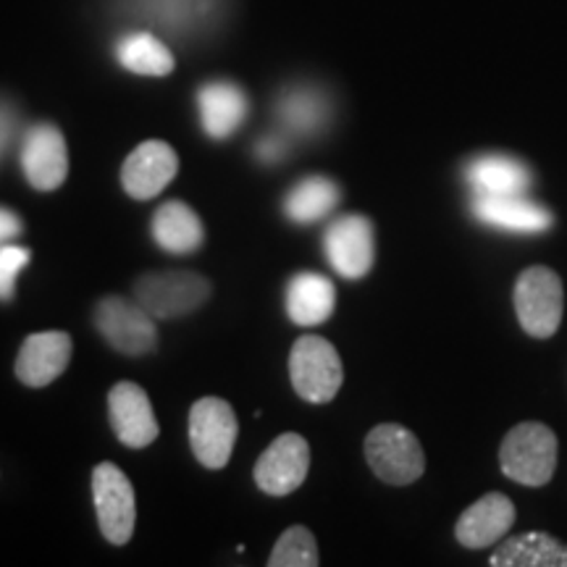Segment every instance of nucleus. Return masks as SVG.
I'll return each mask as SVG.
<instances>
[{"mask_svg":"<svg viewBox=\"0 0 567 567\" xmlns=\"http://www.w3.org/2000/svg\"><path fill=\"white\" fill-rule=\"evenodd\" d=\"M92 499H95L97 526H101L105 542L113 547H124L134 534V523H137V502H134V488L122 467L113 463L95 465Z\"/></svg>","mask_w":567,"mask_h":567,"instance_id":"obj_8","label":"nucleus"},{"mask_svg":"<svg viewBox=\"0 0 567 567\" xmlns=\"http://www.w3.org/2000/svg\"><path fill=\"white\" fill-rule=\"evenodd\" d=\"M116 61L140 76H168L174 53L151 32H130L116 42Z\"/></svg>","mask_w":567,"mask_h":567,"instance_id":"obj_24","label":"nucleus"},{"mask_svg":"<svg viewBox=\"0 0 567 567\" xmlns=\"http://www.w3.org/2000/svg\"><path fill=\"white\" fill-rule=\"evenodd\" d=\"M337 182L326 179V176H308V179L297 182L284 197V216L295 224H316L329 216L339 203Z\"/></svg>","mask_w":567,"mask_h":567,"instance_id":"obj_22","label":"nucleus"},{"mask_svg":"<svg viewBox=\"0 0 567 567\" xmlns=\"http://www.w3.org/2000/svg\"><path fill=\"white\" fill-rule=\"evenodd\" d=\"M279 122L292 134H316L329 122V101L313 87H289L276 103Z\"/></svg>","mask_w":567,"mask_h":567,"instance_id":"obj_23","label":"nucleus"},{"mask_svg":"<svg viewBox=\"0 0 567 567\" xmlns=\"http://www.w3.org/2000/svg\"><path fill=\"white\" fill-rule=\"evenodd\" d=\"M559 442L549 425L526 421L507 431L499 446L502 473L528 488L547 486L557 471Z\"/></svg>","mask_w":567,"mask_h":567,"instance_id":"obj_1","label":"nucleus"},{"mask_svg":"<svg viewBox=\"0 0 567 567\" xmlns=\"http://www.w3.org/2000/svg\"><path fill=\"white\" fill-rule=\"evenodd\" d=\"M323 250L331 268L344 279L358 281L371 274L375 260V231L371 218L342 216L326 229Z\"/></svg>","mask_w":567,"mask_h":567,"instance_id":"obj_9","label":"nucleus"},{"mask_svg":"<svg viewBox=\"0 0 567 567\" xmlns=\"http://www.w3.org/2000/svg\"><path fill=\"white\" fill-rule=\"evenodd\" d=\"M465 179L484 195H523L530 184L526 163L509 155H481L465 166Z\"/></svg>","mask_w":567,"mask_h":567,"instance_id":"obj_21","label":"nucleus"},{"mask_svg":"<svg viewBox=\"0 0 567 567\" xmlns=\"http://www.w3.org/2000/svg\"><path fill=\"white\" fill-rule=\"evenodd\" d=\"M365 460L375 478L389 486H410L423 476L425 455L413 431L400 423H381L365 436Z\"/></svg>","mask_w":567,"mask_h":567,"instance_id":"obj_4","label":"nucleus"},{"mask_svg":"<svg viewBox=\"0 0 567 567\" xmlns=\"http://www.w3.org/2000/svg\"><path fill=\"white\" fill-rule=\"evenodd\" d=\"M513 499L499 492L484 494L457 517L455 538L465 549H486L499 544L515 526Z\"/></svg>","mask_w":567,"mask_h":567,"instance_id":"obj_15","label":"nucleus"},{"mask_svg":"<svg viewBox=\"0 0 567 567\" xmlns=\"http://www.w3.org/2000/svg\"><path fill=\"white\" fill-rule=\"evenodd\" d=\"M197 109H200V126L210 140H229L245 124L247 95L243 87L231 82H208L197 92Z\"/></svg>","mask_w":567,"mask_h":567,"instance_id":"obj_16","label":"nucleus"},{"mask_svg":"<svg viewBox=\"0 0 567 567\" xmlns=\"http://www.w3.org/2000/svg\"><path fill=\"white\" fill-rule=\"evenodd\" d=\"M287 316L295 326H321L334 316L337 289L326 276L302 271L289 279L287 295Z\"/></svg>","mask_w":567,"mask_h":567,"instance_id":"obj_18","label":"nucleus"},{"mask_svg":"<svg viewBox=\"0 0 567 567\" xmlns=\"http://www.w3.org/2000/svg\"><path fill=\"white\" fill-rule=\"evenodd\" d=\"M492 567H567V547L544 530L502 538L488 557Z\"/></svg>","mask_w":567,"mask_h":567,"instance_id":"obj_19","label":"nucleus"},{"mask_svg":"<svg viewBox=\"0 0 567 567\" xmlns=\"http://www.w3.org/2000/svg\"><path fill=\"white\" fill-rule=\"evenodd\" d=\"M210 297V281L193 271H153L134 281V300L155 321H172L200 310Z\"/></svg>","mask_w":567,"mask_h":567,"instance_id":"obj_5","label":"nucleus"},{"mask_svg":"<svg viewBox=\"0 0 567 567\" xmlns=\"http://www.w3.org/2000/svg\"><path fill=\"white\" fill-rule=\"evenodd\" d=\"M310 471V446L300 434L276 436L255 463V484L268 496H287L305 484Z\"/></svg>","mask_w":567,"mask_h":567,"instance_id":"obj_10","label":"nucleus"},{"mask_svg":"<svg viewBox=\"0 0 567 567\" xmlns=\"http://www.w3.org/2000/svg\"><path fill=\"white\" fill-rule=\"evenodd\" d=\"M32 260V252L19 245H0V302L17 297V276Z\"/></svg>","mask_w":567,"mask_h":567,"instance_id":"obj_27","label":"nucleus"},{"mask_svg":"<svg viewBox=\"0 0 567 567\" xmlns=\"http://www.w3.org/2000/svg\"><path fill=\"white\" fill-rule=\"evenodd\" d=\"M318 559V544L316 536L305 526L287 528L276 542V547L268 557V567H316Z\"/></svg>","mask_w":567,"mask_h":567,"instance_id":"obj_26","label":"nucleus"},{"mask_svg":"<svg viewBox=\"0 0 567 567\" xmlns=\"http://www.w3.org/2000/svg\"><path fill=\"white\" fill-rule=\"evenodd\" d=\"M153 239L161 250L174 255H189L203 247L205 226L200 216L187 203L168 200L155 210Z\"/></svg>","mask_w":567,"mask_h":567,"instance_id":"obj_20","label":"nucleus"},{"mask_svg":"<svg viewBox=\"0 0 567 567\" xmlns=\"http://www.w3.org/2000/svg\"><path fill=\"white\" fill-rule=\"evenodd\" d=\"M289 379L305 402L329 405L344 381L342 358H339L337 347L316 334L297 339L289 352Z\"/></svg>","mask_w":567,"mask_h":567,"instance_id":"obj_2","label":"nucleus"},{"mask_svg":"<svg viewBox=\"0 0 567 567\" xmlns=\"http://www.w3.org/2000/svg\"><path fill=\"white\" fill-rule=\"evenodd\" d=\"M515 316L528 337L549 339L557 334L565 313V289L557 271L547 266H530L517 276Z\"/></svg>","mask_w":567,"mask_h":567,"instance_id":"obj_3","label":"nucleus"},{"mask_svg":"<svg viewBox=\"0 0 567 567\" xmlns=\"http://www.w3.org/2000/svg\"><path fill=\"white\" fill-rule=\"evenodd\" d=\"M289 153V142L284 140V134H266V137L258 140V145H255V155H258L260 163H279L287 158Z\"/></svg>","mask_w":567,"mask_h":567,"instance_id":"obj_28","label":"nucleus"},{"mask_svg":"<svg viewBox=\"0 0 567 567\" xmlns=\"http://www.w3.org/2000/svg\"><path fill=\"white\" fill-rule=\"evenodd\" d=\"M21 168L38 193H53L66 182L69 151L63 132L53 124H38L27 132L21 145Z\"/></svg>","mask_w":567,"mask_h":567,"instance_id":"obj_11","label":"nucleus"},{"mask_svg":"<svg viewBox=\"0 0 567 567\" xmlns=\"http://www.w3.org/2000/svg\"><path fill=\"white\" fill-rule=\"evenodd\" d=\"M21 234V218L13 210L0 208V245Z\"/></svg>","mask_w":567,"mask_h":567,"instance_id":"obj_30","label":"nucleus"},{"mask_svg":"<svg viewBox=\"0 0 567 567\" xmlns=\"http://www.w3.org/2000/svg\"><path fill=\"white\" fill-rule=\"evenodd\" d=\"M132 6L151 21L179 34V30H195L205 21L216 9V0H132Z\"/></svg>","mask_w":567,"mask_h":567,"instance_id":"obj_25","label":"nucleus"},{"mask_svg":"<svg viewBox=\"0 0 567 567\" xmlns=\"http://www.w3.org/2000/svg\"><path fill=\"white\" fill-rule=\"evenodd\" d=\"M95 329L109 342L113 350L140 358L151 354L158 347V326L155 318L147 313L137 300H124V297H105L95 305Z\"/></svg>","mask_w":567,"mask_h":567,"instance_id":"obj_7","label":"nucleus"},{"mask_svg":"<svg viewBox=\"0 0 567 567\" xmlns=\"http://www.w3.org/2000/svg\"><path fill=\"white\" fill-rule=\"evenodd\" d=\"M74 342L66 331H38L30 334L17 354V379L30 389H42L53 384L71 363Z\"/></svg>","mask_w":567,"mask_h":567,"instance_id":"obj_14","label":"nucleus"},{"mask_svg":"<svg viewBox=\"0 0 567 567\" xmlns=\"http://www.w3.org/2000/svg\"><path fill=\"white\" fill-rule=\"evenodd\" d=\"M13 126H17V116H13L11 105L0 101V158H3L6 147H9V142L13 137Z\"/></svg>","mask_w":567,"mask_h":567,"instance_id":"obj_29","label":"nucleus"},{"mask_svg":"<svg viewBox=\"0 0 567 567\" xmlns=\"http://www.w3.org/2000/svg\"><path fill=\"white\" fill-rule=\"evenodd\" d=\"M179 174V158L174 147L161 140H147L134 147L122 166V187L134 200L158 197Z\"/></svg>","mask_w":567,"mask_h":567,"instance_id":"obj_12","label":"nucleus"},{"mask_svg":"<svg viewBox=\"0 0 567 567\" xmlns=\"http://www.w3.org/2000/svg\"><path fill=\"white\" fill-rule=\"evenodd\" d=\"M239 423L234 408L218 396H203L189 410V446L197 463L208 471L229 465Z\"/></svg>","mask_w":567,"mask_h":567,"instance_id":"obj_6","label":"nucleus"},{"mask_svg":"<svg viewBox=\"0 0 567 567\" xmlns=\"http://www.w3.org/2000/svg\"><path fill=\"white\" fill-rule=\"evenodd\" d=\"M109 415L113 434H116V439L124 446H130V450L151 446L161 434L145 389L132 384V381H118V384L111 386Z\"/></svg>","mask_w":567,"mask_h":567,"instance_id":"obj_13","label":"nucleus"},{"mask_svg":"<svg viewBox=\"0 0 567 567\" xmlns=\"http://www.w3.org/2000/svg\"><path fill=\"white\" fill-rule=\"evenodd\" d=\"M473 216L478 218L481 224L496 226V229L507 231H547L551 221V213L542 205L523 200L520 195H484L478 193L471 203Z\"/></svg>","mask_w":567,"mask_h":567,"instance_id":"obj_17","label":"nucleus"}]
</instances>
